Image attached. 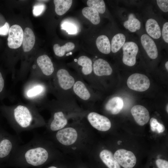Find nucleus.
I'll return each instance as SVG.
<instances>
[{"label": "nucleus", "mask_w": 168, "mask_h": 168, "mask_svg": "<svg viewBox=\"0 0 168 168\" xmlns=\"http://www.w3.org/2000/svg\"><path fill=\"white\" fill-rule=\"evenodd\" d=\"M0 113L17 134L45 125L37 106L33 103L0 105Z\"/></svg>", "instance_id": "1"}, {"label": "nucleus", "mask_w": 168, "mask_h": 168, "mask_svg": "<svg viewBox=\"0 0 168 168\" xmlns=\"http://www.w3.org/2000/svg\"><path fill=\"white\" fill-rule=\"evenodd\" d=\"M49 149L44 140L39 135H35L27 143L20 145L10 158L39 166L44 164L49 158Z\"/></svg>", "instance_id": "2"}, {"label": "nucleus", "mask_w": 168, "mask_h": 168, "mask_svg": "<svg viewBox=\"0 0 168 168\" xmlns=\"http://www.w3.org/2000/svg\"><path fill=\"white\" fill-rule=\"evenodd\" d=\"M77 75H73L64 68L58 69L48 82L49 92L56 99L70 100H76L72 91Z\"/></svg>", "instance_id": "3"}, {"label": "nucleus", "mask_w": 168, "mask_h": 168, "mask_svg": "<svg viewBox=\"0 0 168 168\" xmlns=\"http://www.w3.org/2000/svg\"><path fill=\"white\" fill-rule=\"evenodd\" d=\"M49 92L48 82L41 80L30 78L25 85L23 95L29 102L40 106L45 100Z\"/></svg>", "instance_id": "4"}, {"label": "nucleus", "mask_w": 168, "mask_h": 168, "mask_svg": "<svg viewBox=\"0 0 168 168\" xmlns=\"http://www.w3.org/2000/svg\"><path fill=\"white\" fill-rule=\"evenodd\" d=\"M20 142L18 136L11 134L0 125V160L10 158Z\"/></svg>", "instance_id": "5"}, {"label": "nucleus", "mask_w": 168, "mask_h": 168, "mask_svg": "<svg viewBox=\"0 0 168 168\" xmlns=\"http://www.w3.org/2000/svg\"><path fill=\"white\" fill-rule=\"evenodd\" d=\"M93 89L78 75L73 86L72 91L75 97L85 105H92L95 100Z\"/></svg>", "instance_id": "6"}, {"label": "nucleus", "mask_w": 168, "mask_h": 168, "mask_svg": "<svg viewBox=\"0 0 168 168\" xmlns=\"http://www.w3.org/2000/svg\"><path fill=\"white\" fill-rule=\"evenodd\" d=\"M36 62L40 72L36 78L35 79L48 82L55 72L54 65L51 59L47 55L43 54L37 58Z\"/></svg>", "instance_id": "7"}, {"label": "nucleus", "mask_w": 168, "mask_h": 168, "mask_svg": "<svg viewBox=\"0 0 168 168\" xmlns=\"http://www.w3.org/2000/svg\"><path fill=\"white\" fill-rule=\"evenodd\" d=\"M127 85L130 89L140 92L147 90L150 86V80L145 75L138 73H134L128 78Z\"/></svg>", "instance_id": "8"}, {"label": "nucleus", "mask_w": 168, "mask_h": 168, "mask_svg": "<svg viewBox=\"0 0 168 168\" xmlns=\"http://www.w3.org/2000/svg\"><path fill=\"white\" fill-rule=\"evenodd\" d=\"M87 119L91 125L96 129L101 131L109 130L111 127V123L106 117L95 112L88 113Z\"/></svg>", "instance_id": "9"}, {"label": "nucleus", "mask_w": 168, "mask_h": 168, "mask_svg": "<svg viewBox=\"0 0 168 168\" xmlns=\"http://www.w3.org/2000/svg\"><path fill=\"white\" fill-rule=\"evenodd\" d=\"M122 49L123 63L129 66L134 65L136 62V56L139 49L137 44L133 42H127L123 46Z\"/></svg>", "instance_id": "10"}, {"label": "nucleus", "mask_w": 168, "mask_h": 168, "mask_svg": "<svg viewBox=\"0 0 168 168\" xmlns=\"http://www.w3.org/2000/svg\"><path fill=\"white\" fill-rule=\"evenodd\" d=\"M55 134L56 140L64 146H69L74 143L77 140V131L72 127L63 128L57 131Z\"/></svg>", "instance_id": "11"}, {"label": "nucleus", "mask_w": 168, "mask_h": 168, "mask_svg": "<svg viewBox=\"0 0 168 168\" xmlns=\"http://www.w3.org/2000/svg\"><path fill=\"white\" fill-rule=\"evenodd\" d=\"M114 157L119 165L124 168H133L136 162V158L131 151L120 149L116 151Z\"/></svg>", "instance_id": "12"}, {"label": "nucleus", "mask_w": 168, "mask_h": 168, "mask_svg": "<svg viewBox=\"0 0 168 168\" xmlns=\"http://www.w3.org/2000/svg\"><path fill=\"white\" fill-rule=\"evenodd\" d=\"M24 32L18 25H14L10 28L7 39L8 45L11 49H17L22 44Z\"/></svg>", "instance_id": "13"}, {"label": "nucleus", "mask_w": 168, "mask_h": 168, "mask_svg": "<svg viewBox=\"0 0 168 168\" xmlns=\"http://www.w3.org/2000/svg\"><path fill=\"white\" fill-rule=\"evenodd\" d=\"M94 75L97 77L110 76L113 70L109 63L102 58H98L95 60L93 64Z\"/></svg>", "instance_id": "14"}, {"label": "nucleus", "mask_w": 168, "mask_h": 168, "mask_svg": "<svg viewBox=\"0 0 168 168\" xmlns=\"http://www.w3.org/2000/svg\"><path fill=\"white\" fill-rule=\"evenodd\" d=\"M131 112L136 122L140 125H144L149 120V112L142 105H137L133 106L131 109Z\"/></svg>", "instance_id": "15"}, {"label": "nucleus", "mask_w": 168, "mask_h": 168, "mask_svg": "<svg viewBox=\"0 0 168 168\" xmlns=\"http://www.w3.org/2000/svg\"><path fill=\"white\" fill-rule=\"evenodd\" d=\"M141 44L148 56L151 59L156 58L158 55L156 46L153 40L146 34L141 37Z\"/></svg>", "instance_id": "16"}, {"label": "nucleus", "mask_w": 168, "mask_h": 168, "mask_svg": "<svg viewBox=\"0 0 168 168\" xmlns=\"http://www.w3.org/2000/svg\"><path fill=\"white\" fill-rule=\"evenodd\" d=\"M122 99L119 97L115 96L110 99L105 105V109L112 114H118L123 107Z\"/></svg>", "instance_id": "17"}, {"label": "nucleus", "mask_w": 168, "mask_h": 168, "mask_svg": "<svg viewBox=\"0 0 168 168\" xmlns=\"http://www.w3.org/2000/svg\"><path fill=\"white\" fill-rule=\"evenodd\" d=\"M35 42V36L32 29L26 28L24 31L22 47L25 52L30 51L33 48Z\"/></svg>", "instance_id": "18"}, {"label": "nucleus", "mask_w": 168, "mask_h": 168, "mask_svg": "<svg viewBox=\"0 0 168 168\" xmlns=\"http://www.w3.org/2000/svg\"><path fill=\"white\" fill-rule=\"evenodd\" d=\"M145 28L148 35L154 39H158L161 36V31L160 26L155 19L152 18L148 19L147 21Z\"/></svg>", "instance_id": "19"}, {"label": "nucleus", "mask_w": 168, "mask_h": 168, "mask_svg": "<svg viewBox=\"0 0 168 168\" xmlns=\"http://www.w3.org/2000/svg\"><path fill=\"white\" fill-rule=\"evenodd\" d=\"M100 157L108 168H120L119 165L110 151L106 149L103 150L100 153Z\"/></svg>", "instance_id": "20"}, {"label": "nucleus", "mask_w": 168, "mask_h": 168, "mask_svg": "<svg viewBox=\"0 0 168 168\" xmlns=\"http://www.w3.org/2000/svg\"><path fill=\"white\" fill-rule=\"evenodd\" d=\"M96 44L99 50L105 54H109L111 50V44L108 38L102 35L99 36L96 39Z\"/></svg>", "instance_id": "21"}, {"label": "nucleus", "mask_w": 168, "mask_h": 168, "mask_svg": "<svg viewBox=\"0 0 168 168\" xmlns=\"http://www.w3.org/2000/svg\"><path fill=\"white\" fill-rule=\"evenodd\" d=\"M82 13L83 16L93 24L97 25L100 23V18L99 13L95 9L86 7L82 9Z\"/></svg>", "instance_id": "22"}, {"label": "nucleus", "mask_w": 168, "mask_h": 168, "mask_svg": "<svg viewBox=\"0 0 168 168\" xmlns=\"http://www.w3.org/2000/svg\"><path fill=\"white\" fill-rule=\"evenodd\" d=\"M72 2L71 0H54L56 13L59 16L64 14L70 8Z\"/></svg>", "instance_id": "23"}, {"label": "nucleus", "mask_w": 168, "mask_h": 168, "mask_svg": "<svg viewBox=\"0 0 168 168\" xmlns=\"http://www.w3.org/2000/svg\"><path fill=\"white\" fill-rule=\"evenodd\" d=\"M126 40L125 35L122 33H118L113 37L111 44V50L113 53L119 51L123 47Z\"/></svg>", "instance_id": "24"}, {"label": "nucleus", "mask_w": 168, "mask_h": 168, "mask_svg": "<svg viewBox=\"0 0 168 168\" xmlns=\"http://www.w3.org/2000/svg\"><path fill=\"white\" fill-rule=\"evenodd\" d=\"M124 26L129 31L134 32L140 29L141 23L133 14L131 13L128 16V20L124 22Z\"/></svg>", "instance_id": "25"}, {"label": "nucleus", "mask_w": 168, "mask_h": 168, "mask_svg": "<svg viewBox=\"0 0 168 168\" xmlns=\"http://www.w3.org/2000/svg\"><path fill=\"white\" fill-rule=\"evenodd\" d=\"M74 44L71 42H68L64 45L60 46L57 44H55L53 46V49L55 54L59 57L63 56L65 52L72 50L75 48Z\"/></svg>", "instance_id": "26"}, {"label": "nucleus", "mask_w": 168, "mask_h": 168, "mask_svg": "<svg viewBox=\"0 0 168 168\" xmlns=\"http://www.w3.org/2000/svg\"><path fill=\"white\" fill-rule=\"evenodd\" d=\"M87 4L90 7L92 8L99 13H104L105 10V4L103 0H88Z\"/></svg>", "instance_id": "27"}, {"label": "nucleus", "mask_w": 168, "mask_h": 168, "mask_svg": "<svg viewBox=\"0 0 168 168\" xmlns=\"http://www.w3.org/2000/svg\"><path fill=\"white\" fill-rule=\"evenodd\" d=\"M150 124L151 130L153 132L160 133L163 132L165 130L164 126L154 118L150 119Z\"/></svg>", "instance_id": "28"}, {"label": "nucleus", "mask_w": 168, "mask_h": 168, "mask_svg": "<svg viewBox=\"0 0 168 168\" xmlns=\"http://www.w3.org/2000/svg\"><path fill=\"white\" fill-rule=\"evenodd\" d=\"M8 96L5 86V76L0 71V100H2Z\"/></svg>", "instance_id": "29"}, {"label": "nucleus", "mask_w": 168, "mask_h": 168, "mask_svg": "<svg viewBox=\"0 0 168 168\" xmlns=\"http://www.w3.org/2000/svg\"><path fill=\"white\" fill-rule=\"evenodd\" d=\"M61 29L65 30L69 34H74L77 33V29L74 24L65 22L61 24Z\"/></svg>", "instance_id": "30"}, {"label": "nucleus", "mask_w": 168, "mask_h": 168, "mask_svg": "<svg viewBox=\"0 0 168 168\" xmlns=\"http://www.w3.org/2000/svg\"><path fill=\"white\" fill-rule=\"evenodd\" d=\"M45 8V5L43 4H39L34 6L33 12L34 16H38L40 15L44 12Z\"/></svg>", "instance_id": "31"}, {"label": "nucleus", "mask_w": 168, "mask_h": 168, "mask_svg": "<svg viewBox=\"0 0 168 168\" xmlns=\"http://www.w3.org/2000/svg\"><path fill=\"white\" fill-rule=\"evenodd\" d=\"M157 5L160 9L163 12L168 11V0H157L156 1Z\"/></svg>", "instance_id": "32"}, {"label": "nucleus", "mask_w": 168, "mask_h": 168, "mask_svg": "<svg viewBox=\"0 0 168 168\" xmlns=\"http://www.w3.org/2000/svg\"><path fill=\"white\" fill-rule=\"evenodd\" d=\"M162 35L164 41L168 43V22L165 23L163 26L162 31Z\"/></svg>", "instance_id": "33"}, {"label": "nucleus", "mask_w": 168, "mask_h": 168, "mask_svg": "<svg viewBox=\"0 0 168 168\" xmlns=\"http://www.w3.org/2000/svg\"><path fill=\"white\" fill-rule=\"evenodd\" d=\"M10 27L9 24L6 22L4 25L2 27H0V35H6L9 32Z\"/></svg>", "instance_id": "34"}, {"label": "nucleus", "mask_w": 168, "mask_h": 168, "mask_svg": "<svg viewBox=\"0 0 168 168\" xmlns=\"http://www.w3.org/2000/svg\"><path fill=\"white\" fill-rule=\"evenodd\" d=\"M156 164L158 168H168V162L166 160L158 159L156 161Z\"/></svg>", "instance_id": "35"}, {"label": "nucleus", "mask_w": 168, "mask_h": 168, "mask_svg": "<svg viewBox=\"0 0 168 168\" xmlns=\"http://www.w3.org/2000/svg\"><path fill=\"white\" fill-rule=\"evenodd\" d=\"M165 67L166 70L168 71V61H167L166 62L165 64Z\"/></svg>", "instance_id": "36"}, {"label": "nucleus", "mask_w": 168, "mask_h": 168, "mask_svg": "<svg viewBox=\"0 0 168 168\" xmlns=\"http://www.w3.org/2000/svg\"><path fill=\"white\" fill-rule=\"evenodd\" d=\"M48 168H58L54 166H51Z\"/></svg>", "instance_id": "37"}, {"label": "nucleus", "mask_w": 168, "mask_h": 168, "mask_svg": "<svg viewBox=\"0 0 168 168\" xmlns=\"http://www.w3.org/2000/svg\"><path fill=\"white\" fill-rule=\"evenodd\" d=\"M168 104H167V105L166 106V110L167 113L168 112Z\"/></svg>", "instance_id": "38"}, {"label": "nucleus", "mask_w": 168, "mask_h": 168, "mask_svg": "<svg viewBox=\"0 0 168 168\" xmlns=\"http://www.w3.org/2000/svg\"><path fill=\"white\" fill-rule=\"evenodd\" d=\"M121 142V141H118V144H120V143Z\"/></svg>", "instance_id": "39"}, {"label": "nucleus", "mask_w": 168, "mask_h": 168, "mask_svg": "<svg viewBox=\"0 0 168 168\" xmlns=\"http://www.w3.org/2000/svg\"><path fill=\"white\" fill-rule=\"evenodd\" d=\"M70 55L69 53H68L66 54L67 56H69Z\"/></svg>", "instance_id": "40"}, {"label": "nucleus", "mask_w": 168, "mask_h": 168, "mask_svg": "<svg viewBox=\"0 0 168 168\" xmlns=\"http://www.w3.org/2000/svg\"><path fill=\"white\" fill-rule=\"evenodd\" d=\"M69 54L70 55H71L72 54V53L71 52H69Z\"/></svg>", "instance_id": "41"}, {"label": "nucleus", "mask_w": 168, "mask_h": 168, "mask_svg": "<svg viewBox=\"0 0 168 168\" xmlns=\"http://www.w3.org/2000/svg\"></svg>", "instance_id": "42"}]
</instances>
